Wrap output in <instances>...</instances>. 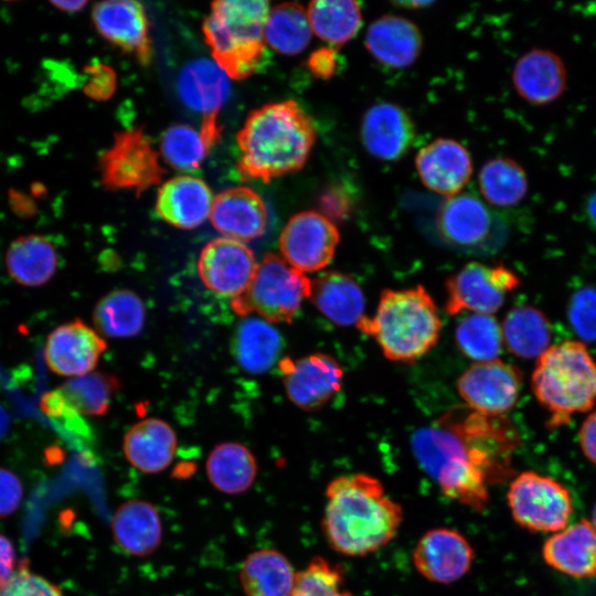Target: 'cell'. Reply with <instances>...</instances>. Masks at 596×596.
<instances>
[{
    "mask_svg": "<svg viewBox=\"0 0 596 596\" xmlns=\"http://www.w3.org/2000/svg\"><path fill=\"white\" fill-rule=\"evenodd\" d=\"M520 437L503 415L455 407L416 429L411 448L421 468L449 499L482 512L490 488L513 476Z\"/></svg>",
    "mask_w": 596,
    "mask_h": 596,
    "instance_id": "cell-1",
    "label": "cell"
},
{
    "mask_svg": "<svg viewBox=\"0 0 596 596\" xmlns=\"http://www.w3.org/2000/svg\"><path fill=\"white\" fill-rule=\"evenodd\" d=\"M322 531L332 550L365 556L389 544L403 522L402 507L366 473L333 478L326 487Z\"/></svg>",
    "mask_w": 596,
    "mask_h": 596,
    "instance_id": "cell-2",
    "label": "cell"
},
{
    "mask_svg": "<svg viewBox=\"0 0 596 596\" xmlns=\"http://www.w3.org/2000/svg\"><path fill=\"white\" fill-rule=\"evenodd\" d=\"M316 136L311 118L295 100L270 103L251 111L236 138L241 179L269 182L300 170Z\"/></svg>",
    "mask_w": 596,
    "mask_h": 596,
    "instance_id": "cell-3",
    "label": "cell"
},
{
    "mask_svg": "<svg viewBox=\"0 0 596 596\" xmlns=\"http://www.w3.org/2000/svg\"><path fill=\"white\" fill-rule=\"evenodd\" d=\"M355 327L375 340L386 359L413 362L437 343L441 321L434 299L418 285L382 290L374 315Z\"/></svg>",
    "mask_w": 596,
    "mask_h": 596,
    "instance_id": "cell-4",
    "label": "cell"
},
{
    "mask_svg": "<svg viewBox=\"0 0 596 596\" xmlns=\"http://www.w3.org/2000/svg\"><path fill=\"white\" fill-rule=\"evenodd\" d=\"M268 13L269 3L263 0H221L211 4L203 34L215 63L227 76L244 79L265 65Z\"/></svg>",
    "mask_w": 596,
    "mask_h": 596,
    "instance_id": "cell-5",
    "label": "cell"
},
{
    "mask_svg": "<svg viewBox=\"0 0 596 596\" xmlns=\"http://www.w3.org/2000/svg\"><path fill=\"white\" fill-rule=\"evenodd\" d=\"M531 384L539 403L552 415L550 423L562 424L596 403V363L583 342L566 340L538 358Z\"/></svg>",
    "mask_w": 596,
    "mask_h": 596,
    "instance_id": "cell-6",
    "label": "cell"
},
{
    "mask_svg": "<svg viewBox=\"0 0 596 596\" xmlns=\"http://www.w3.org/2000/svg\"><path fill=\"white\" fill-rule=\"evenodd\" d=\"M310 292L311 280L304 273L283 257L267 254L247 289L231 306L240 316L256 312L269 323L291 322Z\"/></svg>",
    "mask_w": 596,
    "mask_h": 596,
    "instance_id": "cell-7",
    "label": "cell"
},
{
    "mask_svg": "<svg viewBox=\"0 0 596 596\" xmlns=\"http://www.w3.org/2000/svg\"><path fill=\"white\" fill-rule=\"evenodd\" d=\"M507 499L513 520L532 532H560L573 513L568 490L558 481L534 471L515 476Z\"/></svg>",
    "mask_w": 596,
    "mask_h": 596,
    "instance_id": "cell-8",
    "label": "cell"
},
{
    "mask_svg": "<svg viewBox=\"0 0 596 596\" xmlns=\"http://www.w3.org/2000/svg\"><path fill=\"white\" fill-rule=\"evenodd\" d=\"M100 182L106 190H131L137 195L161 182L159 155L141 128L117 132L98 158Z\"/></svg>",
    "mask_w": 596,
    "mask_h": 596,
    "instance_id": "cell-9",
    "label": "cell"
},
{
    "mask_svg": "<svg viewBox=\"0 0 596 596\" xmlns=\"http://www.w3.org/2000/svg\"><path fill=\"white\" fill-rule=\"evenodd\" d=\"M519 284L515 273L504 265L468 263L445 283V311L448 315L461 311L492 315Z\"/></svg>",
    "mask_w": 596,
    "mask_h": 596,
    "instance_id": "cell-10",
    "label": "cell"
},
{
    "mask_svg": "<svg viewBox=\"0 0 596 596\" xmlns=\"http://www.w3.org/2000/svg\"><path fill=\"white\" fill-rule=\"evenodd\" d=\"M339 242V231L327 215L304 211L285 225L279 247L283 258L305 274L324 268L332 260Z\"/></svg>",
    "mask_w": 596,
    "mask_h": 596,
    "instance_id": "cell-11",
    "label": "cell"
},
{
    "mask_svg": "<svg viewBox=\"0 0 596 596\" xmlns=\"http://www.w3.org/2000/svg\"><path fill=\"white\" fill-rule=\"evenodd\" d=\"M522 373L499 359L477 362L458 379L457 390L466 406L486 415H503L517 403Z\"/></svg>",
    "mask_w": 596,
    "mask_h": 596,
    "instance_id": "cell-12",
    "label": "cell"
},
{
    "mask_svg": "<svg viewBox=\"0 0 596 596\" xmlns=\"http://www.w3.org/2000/svg\"><path fill=\"white\" fill-rule=\"evenodd\" d=\"M289 400L305 411L324 406L340 390L343 370L326 353H312L297 360L284 358L279 362Z\"/></svg>",
    "mask_w": 596,
    "mask_h": 596,
    "instance_id": "cell-13",
    "label": "cell"
},
{
    "mask_svg": "<svg viewBox=\"0 0 596 596\" xmlns=\"http://www.w3.org/2000/svg\"><path fill=\"white\" fill-rule=\"evenodd\" d=\"M256 268L252 249L242 242L225 237L209 242L198 260L199 276L205 287L232 298L247 289Z\"/></svg>",
    "mask_w": 596,
    "mask_h": 596,
    "instance_id": "cell-14",
    "label": "cell"
},
{
    "mask_svg": "<svg viewBox=\"0 0 596 596\" xmlns=\"http://www.w3.org/2000/svg\"><path fill=\"white\" fill-rule=\"evenodd\" d=\"M412 558L415 570L427 581L450 584L469 572L475 551L460 532L436 528L417 541Z\"/></svg>",
    "mask_w": 596,
    "mask_h": 596,
    "instance_id": "cell-15",
    "label": "cell"
},
{
    "mask_svg": "<svg viewBox=\"0 0 596 596\" xmlns=\"http://www.w3.org/2000/svg\"><path fill=\"white\" fill-rule=\"evenodd\" d=\"M106 348L98 332L75 319L56 327L47 336L44 359L52 372L76 377L93 372Z\"/></svg>",
    "mask_w": 596,
    "mask_h": 596,
    "instance_id": "cell-16",
    "label": "cell"
},
{
    "mask_svg": "<svg viewBox=\"0 0 596 596\" xmlns=\"http://www.w3.org/2000/svg\"><path fill=\"white\" fill-rule=\"evenodd\" d=\"M92 20L97 32L109 43L132 53L142 64L151 62L149 22L140 2L114 0L93 7Z\"/></svg>",
    "mask_w": 596,
    "mask_h": 596,
    "instance_id": "cell-17",
    "label": "cell"
},
{
    "mask_svg": "<svg viewBox=\"0 0 596 596\" xmlns=\"http://www.w3.org/2000/svg\"><path fill=\"white\" fill-rule=\"evenodd\" d=\"M415 124L408 113L397 104L380 102L363 115L360 128L365 150L376 159L396 161L413 146Z\"/></svg>",
    "mask_w": 596,
    "mask_h": 596,
    "instance_id": "cell-18",
    "label": "cell"
},
{
    "mask_svg": "<svg viewBox=\"0 0 596 596\" xmlns=\"http://www.w3.org/2000/svg\"><path fill=\"white\" fill-rule=\"evenodd\" d=\"M415 166L423 184L447 199L459 194L473 171L469 151L451 138H438L423 147Z\"/></svg>",
    "mask_w": 596,
    "mask_h": 596,
    "instance_id": "cell-19",
    "label": "cell"
},
{
    "mask_svg": "<svg viewBox=\"0 0 596 596\" xmlns=\"http://www.w3.org/2000/svg\"><path fill=\"white\" fill-rule=\"evenodd\" d=\"M210 219L213 227L225 238L244 243L264 234L268 212L258 193L247 187H236L216 195Z\"/></svg>",
    "mask_w": 596,
    "mask_h": 596,
    "instance_id": "cell-20",
    "label": "cell"
},
{
    "mask_svg": "<svg viewBox=\"0 0 596 596\" xmlns=\"http://www.w3.org/2000/svg\"><path fill=\"white\" fill-rule=\"evenodd\" d=\"M567 72L563 60L546 49H532L515 62L512 84L518 95L535 106L560 98L566 89Z\"/></svg>",
    "mask_w": 596,
    "mask_h": 596,
    "instance_id": "cell-21",
    "label": "cell"
},
{
    "mask_svg": "<svg viewBox=\"0 0 596 596\" xmlns=\"http://www.w3.org/2000/svg\"><path fill=\"white\" fill-rule=\"evenodd\" d=\"M439 236L453 247L477 248L486 244L492 231V217L482 201L471 193L448 198L436 216Z\"/></svg>",
    "mask_w": 596,
    "mask_h": 596,
    "instance_id": "cell-22",
    "label": "cell"
},
{
    "mask_svg": "<svg viewBox=\"0 0 596 596\" xmlns=\"http://www.w3.org/2000/svg\"><path fill=\"white\" fill-rule=\"evenodd\" d=\"M364 44L379 63L393 68H404L414 64L421 55L423 36L411 20L396 14H385L369 25Z\"/></svg>",
    "mask_w": 596,
    "mask_h": 596,
    "instance_id": "cell-23",
    "label": "cell"
},
{
    "mask_svg": "<svg viewBox=\"0 0 596 596\" xmlns=\"http://www.w3.org/2000/svg\"><path fill=\"white\" fill-rule=\"evenodd\" d=\"M542 556L552 568L576 578L596 575V530L582 519L551 535L543 544Z\"/></svg>",
    "mask_w": 596,
    "mask_h": 596,
    "instance_id": "cell-24",
    "label": "cell"
},
{
    "mask_svg": "<svg viewBox=\"0 0 596 596\" xmlns=\"http://www.w3.org/2000/svg\"><path fill=\"white\" fill-rule=\"evenodd\" d=\"M212 203L211 190L204 181L180 175L170 179L159 189L156 212L178 228L192 230L207 219Z\"/></svg>",
    "mask_w": 596,
    "mask_h": 596,
    "instance_id": "cell-25",
    "label": "cell"
},
{
    "mask_svg": "<svg viewBox=\"0 0 596 596\" xmlns=\"http://www.w3.org/2000/svg\"><path fill=\"white\" fill-rule=\"evenodd\" d=\"M116 545L126 554L143 557L152 554L162 540V522L157 508L145 500L121 503L111 519Z\"/></svg>",
    "mask_w": 596,
    "mask_h": 596,
    "instance_id": "cell-26",
    "label": "cell"
},
{
    "mask_svg": "<svg viewBox=\"0 0 596 596\" xmlns=\"http://www.w3.org/2000/svg\"><path fill=\"white\" fill-rule=\"evenodd\" d=\"M123 450L128 462L145 473L163 471L172 462L177 437L172 427L159 418H146L124 436Z\"/></svg>",
    "mask_w": 596,
    "mask_h": 596,
    "instance_id": "cell-27",
    "label": "cell"
},
{
    "mask_svg": "<svg viewBox=\"0 0 596 596\" xmlns=\"http://www.w3.org/2000/svg\"><path fill=\"white\" fill-rule=\"evenodd\" d=\"M310 298L317 309L340 327L356 326L365 316V299L349 274L330 270L311 280Z\"/></svg>",
    "mask_w": 596,
    "mask_h": 596,
    "instance_id": "cell-28",
    "label": "cell"
},
{
    "mask_svg": "<svg viewBox=\"0 0 596 596\" xmlns=\"http://www.w3.org/2000/svg\"><path fill=\"white\" fill-rule=\"evenodd\" d=\"M177 86L182 102L204 117L217 116L230 95L228 76L206 58L188 63L178 76Z\"/></svg>",
    "mask_w": 596,
    "mask_h": 596,
    "instance_id": "cell-29",
    "label": "cell"
},
{
    "mask_svg": "<svg viewBox=\"0 0 596 596\" xmlns=\"http://www.w3.org/2000/svg\"><path fill=\"white\" fill-rule=\"evenodd\" d=\"M296 574L290 561L276 549H259L243 561L238 579L246 596H289Z\"/></svg>",
    "mask_w": 596,
    "mask_h": 596,
    "instance_id": "cell-30",
    "label": "cell"
},
{
    "mask_svg": "<svg viewBox=\"0 0 596 596\" xmlns=\"http://www.w3.org/2000/svg\"><path fill=\"white\" fill-rule=\"evenodd\" d=\"M9 275L20 285L36 287L47 283L57 268V253L43 235L26 234L15 238L6 255Z\"/></svg>",
    "mask_w": 596,
    "mask_h": 596,
    "instance_id": "cell-31",
    "label": "cell"
},
{
    "mask_svg": "<svg viewBox=\"0 0 596 596\" xmlns=\"http://www.w3.org/2000/svg\"><path fill=\"white\" fill-rule=\"evenodd\" d=\"M210 483L224 494L247 491L257 476V464L252 451L243 444L226 441L216 445L205 465Z\"/></svg>",
    "mask_w": 596,
    "mask_h": 596,
    "instance_id": "cell-32",
    "label": "cell"
},
{
    "mask_svg": "<svg viewBox=\"0 0 596 596\" xmlns=\"http://www.w3.org/2000/svg\"><path fill=\"white\" fill-rule=\"evenodd\" d=\"M280 333L265 320L244 319L235 333L234 353L238 364L253 374L269 370L283 351Z\"/></svg>",
    "mask_w": 596,
    "mask_h": 596,
    "instance_id": "cell-33",
    "label": "cell"
},
{
    "mask_svg": "<svg viewBox=\"0 0 596 596\" xmlns=\"http://www.w3.org/2000/svg\"><path fill=\"white\" fill-rule=\"evenodd\" d=\"M501 330L503 343L517 356L539 358L550 347V321L533 306L522 305L511 309Z\"/></svg>",
    "mask_w": 596,
    "mask_h": 596,
    "instance_id": "cell-34",
    "label": "cell"
},
{
    "mask_svg": "<svg viewBox=\"0 0 596 596\" xmlns=\"http://www.w3.org/2000/svg\"><path fill=\"white\" fill-rule=\"evenodd\" d=\"M311 31L333 49L352 40L362 25L361 4L351 0H316L307 10Z\"/></svg>",
    "mask_w": 596,
    "mask_h": 596,
    "instance_id": "cell-35",
    "label": "cell"
},
{
    "mask_svg": "<svg viewBox=\"0 0 596 596\" xmlns=\"http://www.w3.org/2000/svg\"><path fill=\"white\" fill-rule=\"evenodd\" d=\"M146 312L141 299L126 289L114 290L95 306L93 321L103 334L127 338L138 334L145 323Z\"/></svg>",
    "mask_w": 596,
    "mask_h": 596,
    "instance_id": "cell-36",
    "label": "cell"
},
{
    "mask_svg": "<svg viewBox=\"0 0 596 596\" xmlns=\"http://www.w3.org/2000/svg\"><path fill=\"white\" fill-rule=\"evenodd\" d=\"M479 189L488 203L499 207L519 204L529 189L524 169L514 159L498 157L487 161L478 175Z\"/></svg>",
    "mask_w": 596,
    "mask_h": 596,
    "instance_id": "cell-37",
    "label": "cell"
},
{
    "mask_svg": "<svg viewBox=\"0 0 596 596\" xmlns=\"http://www.w3.org/2000/svg\"><path fill=\"white\" fill-rule=\"evenodd\" d=\"M311 34L307 11L299 3H281L269 10L264 39L274 51L298 54L307 47Z\"/></svg>",
    "mask_w": 596,
    "mask_h": 596,
    "instance_id": "cell-38",
    "label": "cell"
},
{
    "mask_svg": "<svg viewBox=\"0 0 596 596\" xmlns=\"http://www.w3.org/2000/svg\"><path fill=\"white\" fill-rule=\"evenodd\" d=\"M118 379L109 373L91 372L65 381L60 391L81 415L102 416L119 390Z\"/></svg>",
    "mask_w": 596,
    "mask_h": 596,
    "instance_id": "cell-39",
    "label": "cell"
},
{
    "mask_svg": "<svg viewBox=\"0 0 596 596\" xmlns=\"http://www.w3.org/2000/svg\"><path fill=\"white\" fill-rule=\"evenodd\" d=\"M455 340L459 351L472 361L496 360L503 338L499 322L492 315L470 313L456 326Z\"/></svg>",
    "mask_w": 596,
    "mask_h": 596,
    "instance_id": "cell-40",
    "label": "cell"
},
{
    "mask_svg": "<svg viewBox=\"0 0 596 596\" xmlns=\"http://www.w3.org/2000/svg\"><path fill=\"white\" fill-rule=\"evenodd\" d=\"M160 149L171 167L188 171L201 166L211 147L201 131L189 125L178 124L163 132Z\"/></svg>",
    "mask_w": 596,
    "mask_h": 596,
    "instance_id": "cell-41",
    "label": "cell"
},
{
    "mask_svg": "<svg viewBox=\"0 0 596 596\" xmlns=\"http://www.w3.org/2000/svg\"><path fill=\"white\" fill-rule=\"evenodd\" d=\"M289 596H352L341 570L321 556H315L296 574Z\"/></svg>",
    "mask_w": 596,
    "mask_h": 596,
    "instance_id": "cell-42",
    "label": "cell"
},
{
    "mask_svg": "<svg viewBox=\"0 0 596 596\" xmlns=\"http://www.w3.org/2000/svg\"><path fill=\"white\" fill-rule=\"evenodd\" d=\"M568 320L575 333L585 341L596 340V288L576 290L567 306Z\"/></svg>",
    "mask_w": 596,
    "mask_h": 596,
    "instance_id": "cell-43",
    "label": "cell"
},
{
    "mask_svg": "<svg viewBox=\"0 0 596 596\" xmlns=\"http://www.w3.org/2000/svg\"><path fill=\"white\" fill-rule=\"evenodd\" d=\"M0 596H63V593L55 584L33 573L28 560L22 558L10 579L0 587Z\"/></svg>",
    "mask_w": 596,
    "mask_h": 596,
    "instance_id": "cell-44",
    "label": "cell"
},
{
    "mask_svg": "<svg viewBox=\"0 0 596 596\" xmlns=\"http://www.w3.org/2000/svg\"><path fill=\"white\" fill-rule=\"evenodd\" d=\"M87 75L84 92L95 100H106L113 96L116 89L115 71L103 63H96L85 68Z\"/></svg>",
    "mask_w": 596,
    "mask_h": 596,
    "instance_id": "cell-45",
    "label": "cell"
},
{
    "mask_svg": "<svg viewBox=\"0 0 596 596\" xmlns=\"http://www.w3.org/2000/svg\"><path fill=\"white\" fill-rule=\"evenodd\" d=\"M23 489L19 478L0 467V518L12 514L22 500Z\"/></svg>",
    "mask_w": 596,
    "mask_h": 596,
    "instance_id": "cell-46",
    "label": "cell"
},
{
    "mask_svg": "<svg viewBox=\"0 0 596 596\" xmlns=\"http://www.w3.org/2000/svg\"><path fill=\"white\" fill-rule=\"evenodd\" d=\"M309 71L318 78L330 79L337 71L338 60L333 47H320L308 57Z\"/></svg>",
    "mask_w": 596,
    "mask_h": 596,
    "instance_id": "cell-47",
    "label": "cell"
},
{
    "mask_svg": "<svg viewBox=\"0 0 596 596\" xmlns=\"http://www.w3.org/2000/svg\"><path fill=\"white\" fill-rule=\"evenodd\" d=\"M578 441L584 456L596 465V411L583 422L578 432Z\"/></svg>",
    "mask_w": 596,
    "mask_h": 596,
    "instance_id": "cell-48",
    "label": "cell"
},
{
    "mask_svg": "<svg viewBox=\"0 0 596 596\" xmlns=\"http://www.w3.org/2000/svg\"><path fill=\"white\" fill-rule=\"evenodd\" d=\"M18 563L19 561L15 557L11 541L3 534H0V587L13 575Z\"/></svg>",
    "mask_w": 596,
    "mask_h": 596,
    "instance_id": "cell-49",
    "label": "cell"
},
{
    "mask_svg": "<svg viewBox=\"0 0 596 596\" xmlns=\"http://www.w3.org/2000/svg\"><path fill=\"white\" fill-rule=\"evenodd\" d=\"M51 4L63 12L73 13L82 10L87 2L79 1H52Z\"/></svg>",
    "mask_w": 596,
    "mask_h": 596,
    "instance_id": "cell-50",
    "label": "cell"
},
{
    "mask_svg": "<svg viewBox=\"0 0 596 596\" xmlns=\"http://www.w3.org/2000/svg\"><path fill=\"white\" fill-rule=\"evenodd\" d=\"M585 214L590 225L596 230V190L588 196L585 203Z\"/></svg>",
    "mask_w": 596,
    "mask_h": 596,
    "instance_id": "cell-51",
    "label": "cell"
},
{
    "mask_svg": "<svg viewBox=\"0 0 596 596\" xmlns=\"http://www.w3.org/2000/svg\"><path fill=\"white\" fill-rule=\"evenodd\" d=\"M9 419L4 409L0 406V439L6 434L8 428Z\"/></svg>",
    "mask_w": 596,
    "mask_h": 596,
    "instance_id": "cell-52",
    "label": "cell"
},
{
    "mask_svg": "<svg viewBox=\"0 0 596 596\" xmlns=\"http://www.w3.org/2000/svg\"><path fill=\"white\" fill-rule=\"evenodd\" d=\"M592 524L596 530V503H595V505L593 508V512H592Z\"/></svg>",
    "mask_w": 596,
    "mask_h": 596,
    "instance_id": "cell-53",
    "label": "cell"
}]
</instances>
